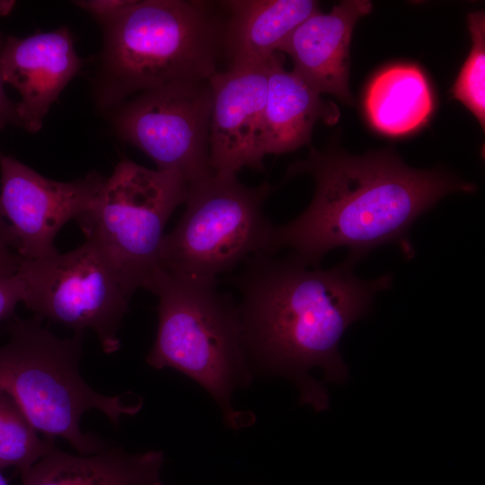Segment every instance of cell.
Returning a JSON list of instances; mask_svg holds the SVG:
<instances>
[{"label": "cell", "instance_id": "1", "mask_svg": "<svg viewBox=\"0 0 485 485\" xmlns=\"http://www.w3.org/2000/svg\"><path fill=\"white\" fill-rule=\"evenodd\" d=\"M243 263L233 285L240 295L237 304L251 369L288 377L298 387L302 404L316 411L328 409L327 391L311 370L321 368L324 382L347 379L340 339L366 314L375 295L390 287L392 276L362 280L353 271L357 261L348 256L330 269H310L292 254L260 253Z\"/></svg>", "mask_w": 485, "mask_h": 485}, {"label": "cell", "instance_id": "2", "mask_svg": "<svg viewBox=\"0 0 485 485\" xmlns=\"http://www.w3.org/2000/svg\"><path fill=\"white\" fill-rule=\"evenodd\" d=\"M305 173L314 180L313 198L295 219L275 225L271 251L291 249L310 267H319L329 251L340 246L357 262L387 243L412 256L408 234L417 218L450 193L475 190L445 170L410 168L390 150L352 155L311 147L305 159L289 165L285 178Z\"/></svg>", "mask_w": 485, "mask_h": 485}, {"label": "cell", "instance_id": "3", "mask_svg": "<svg viewBox=\"0 0 485 485\" xmlns=\"http://www.w3.org/2000/svg\"><path fill=\"white\" fill-rule=\"evenodd\" d=\"M101 25L93 99L102 111L169 84L208 80L223 59L221 1L132 0Z\"/></svg>", "mask_w": 485, "mask_h": 485}, {"label": "cell", "instance_id": "4", "mask_svg": "<svg viewBox=\"0 0 485 485\" xmlns=\"http://www.w3.org/2000/svg\"><path fill=\"white\" fill-rule=\"evenodd\" d=\"M151 292L158 297V326L146 362L174 368L203 387L219 406L225 424L251 425L255 417L232 406V396L252 378L238 304L217 289V279L161 269Z\"/></svg>", "mask_w": 485, "mask_h": 485}, {"label": "cell", "instance_id": "5", "mask_svg": "<svg viewBox=\"0 0 485 485\" xmlns=\"http://www.w3.org/2000/svg\"><path fill=\"white\" fill-rule=\"evenodd\" d=\"M8 330L9 340L0 347V390L46 437H63L82 455L109 448L103 439L82 432L83 414L100 410L117 426L122 415L137 413L142 401L127 404L122 395H103L84 382L79 372L84 332L60 339L37 316L15 318Z\"/></svg>", "mask_w": 485, "mask_h": 485}, {"label": "cell", "instance_id": "6", "mask_svg": "<svg viewBox=\"0 0 485 485\" xmlns=\"http://www.w3.org/2000/svg\"><path fill=\"white\" fill-rule=\"evenodd\" d=\"M188 188L176 172L122 158L76 220L129 297L140 288L151 292L162 269L165 225L184 203Z\"/></svg>", "mask_w": 485, "mask_h": 485}, {"label": "cell", "instance_id": "7", "mask_svg": "<svg viewBox=\"0 0 485 485\" xmlns=\"http://www.w3.org/2000/svg\"><path fill=\"white\" fill-rule=\"evenodd\" d=\"M274 190L268 181L242 184L237 174L214 172L189 183L184 212L164 234L160 264L164 270L217 279L251 256L271 252L275 225L264 213Z\"/></svg>", "mask_w": 485, "mask_h": 485}, {"label": "cell", "instance_id": "8", "mask_svg": "<svg viewBox=\"0 0 485 485\" xmlns=\"http://www.w3.org/2000/svg\"><path fill=\"white\" fill-rule=\"evenodd\" d=\"M17 272L22 303L35 316L74 332L93 330L106 354L120 348L118 333L131 297L90 242L47 258H22Z\"/></svg>", "mask_w": 485, "mask_h": 485}, {"label": "cell", "instance_id": "9", "mask_svg": "<svg viewBox=\"0 0 485 485\" xmlns=\"http://www.w3.org/2000/svg\"><path fill=\"white\" fill-rule=\"evenodd\" d=\"M212 104L208 80L176 82L140 93L109 113L119 137L149 156L157 170L192 183L215 172L209 150Z\"/></svg>", "mask_w": 485, "mask_h": 485}, {"label": "cell", "instance_id": "10", "mask_svg": "<svg viewBox=\"0 0 485 485\" xmlns=\"http://www.w3.org/2000/svg\"><path fill=\"white\" fill-rule=\"evenodd\" d=\"M0 173V214L14 233L19 256L28 260L58 252V231L88 210L105 180L97 172L73 181L50 180L2 152Z\"/></svg>", "mask_w": 485, "mask_h": 485}, {"label": "cell", "instance_id": "11", "mask_svg": "<svg viewBox=\"0 0 485 485\" xmlns=\"http://www.w3.org/2000/svg\"><path fill=\"white\" fill-rule=\"evenodd\" d=\"M208 82L213 95L209 150L214 172L237 174L244 167L262 171L268 62L218 71Z\"/></svg>", "mask_w": 485, "mask_h": 485}, {"label": "cell", "instance_id": "12", "mask_svg": "<svg viewBox=\"0 0 485 485\" xmlns=\"http://www.w3.org/2000/svg\"><path fill=\"white\" fill-rule=\"evenodd\" d=\"M82 66L66 26L22 39L4 38L0 75L21 96L15 104L16 124L32 134L40 131L51 105Z\"/></svg>", "mask_w": 485, "mask_h": 485}, {"label": "cell", "instance_id": "13", "mask_svg": "<svg viewBox=\"0 0 485 485\" xmlns=\"http://www.w3.org/2000/svg\"><path fill=\"white\" fill-rule=\"evenodd\" d=\"M367 0H346L329 13L321 11L304 21L278 52L293 60V71L320 94L353 103L349 90V46L357 22L369 13Z\"/></svg>", "mask_w": 485, "mask_h": 485}, {"label": "cell", "instance_id": "14", "mask_svg": "<svg viewBox=\"0 0 485 485\" xmlns=\"http://www.w3.org/2000/svg\"><path fill=\"white\" fill-rule=\"evenodd\" d=\"M227 68L265 65L290 34L320 11L313 0L221 1Z\"/></svg>", "mask_w": 485, "mask_h": 485}, {"label": "cell", "instance_id": "15", "mask_svg": "<svg viewBox=\"0 0 485 485\" xmlns=\"http://www.w3.org/2000/svg\"><path fill=\"white\" fill-rule=\"evenodd\" d=\"M284 60L276 52L268 61L266 155L283 154L309 144L316 122L332 125L340 118L338 106L324 100L293 70H287Z\"/></svg>", "mask_w": 485, "mask_h": 485}, {"label": "cell", "instance_id": "16", "mask_svg": "<svg viewBox=\"0 0 485 485\" xmlns=\"http://www.w3.org/2000/svg\"><path fill=\"white\" fill-rule=\"evenodd\" d=\"M163 463L162 451L130 454L112 447L74 455L55 446L22 473V485H154Z\"/></svg>", "mask_w": 485, "mask_h": 485}, {"label": "cell", "instance_id": "17", "mask_svg": "<svg viewBox=\"0 0 485 485\" xmlns=\"http://www.w3.org/2000/svg\"><path fill=\"white\" fill-rule=\"evenodd\" d=\"M365 110L379 132L398 137L410 134L429 119L433 96L422 70L413 65L389 66L369 84Z\"/></svg>", "mask_w": 485, "mask_h": 485}, {"label": "cell", "instance_id": "18", "mask_svg": "<svg viewBox=\"0 0 485 485\" xmlns=\"http://www.w3.org/2000/svg\"><path fill=\"white\" fill-rule=\"evenodd\" d=\"M54 440L40 438L17 403L0 390V469L25 472L56 446Z\"/></svg>", "mask_w": 485, "mask_h": 485}, {"label": "cell", "instance_id": "19", "mask_svg": "<svg viewBox=\"0 0 485 485\" xmlns=\"http://www.w3.org/2000/svg\"><path fill=\"white\" fill-rule=\"evenodd\" d=\"M472 49L456 77L451 93L485 126V14L482 11L468 15Z\"/></svg>", "mask_w": 485, "mask_h": 485}, {"label": "cell", "instance_id": "20", "mask_svg": "<svg viewBox=\"0 0 485 485\" xmlns=\"http://www.w3.org/2000/svg\"><path fill=\"white\" fill-rule=\"evenodd\" d=\"M22 297L23 284L18 272L11 276L0 275V321L13 314Z\"/></svg>", "mask_w": 485, "mask_h": 485}, {"label": "cell", "instance_id": "21", "mask_svg": "<svg viewBox=\"0 0 485 485\" xmlns=\"http://www.w3.org/2000/svg\"><path fill=\"white\" fill-rule=\"evenodd\" d=\"M132 0H81L74 4L93 16L100 23L112 18Z\"/></svg>", "mask_w": 485, "mask_h": 485}, {"label": "cell", "instance_id": "22", "mask_svg": "<svg viewBox=\"0 0 485 485\" xmlns=\"http://www.w3.org/2000/svg\"><path fill=\"white\" fill-rule=\"evenodd\" d=\"M4 39L0 38V49ZM4 83L0 75V129L8 123L16 124L15 104H13L7 97L4 89Z\"/></svg>", "mask_w": 485, "mask_h": 485}, {"label": "cell", "instance_id": "23", "mask_svg": "<svg viewBox=\"0 0 485 485\" xmlns=\"http://www.w3.org/2000/svg\"><path fill=\"white\" fill-rule=\"evenodd\" d=\"M22 257L5 245L0 244V275L11 276L18 271Z\"/></svg>", "mask_w": 485, "mask_h": 485}, {"label": "cell", "instance_id": "24", "mask_svg": "<svg viewBox=\"0 0 485 485\" xmlns=\"http://www.w3.org/2000/svg\"><path fill=\"white\" fill-rule=\"evenodd\" d=\"M0 244L17 249V240L9 223L0 214Z\"/></svg>", "mask_w": 485, "mask_h": 485}, {"label": "cell", "instance_id": "25", "mask_svg": "<svg viewBox=\"0 0 485 485\" xmlns=\"http://www.w3.org/2000/svg\"><path fill=\"white\" fill-rule=\"evenodd\" d=\"M14 3V1H0V15H5L11 12Z\"/></svg>", "mask_w": 485, "mask_h": 485}, {"label": "cell", "instance_id": "26", "mask_svg": "<svg viewBox=\"0 0 485 485\" xmlns=\"http://www.w3.org/2000/svg\"><path fill=\"white\" fill-rule=\"evenodd\" d=\"M0 485H7L5 479L0 473Z\"/></svg>", "mask_w": 485, "mask_h": 485}, {"label": "cell", "instance_id": "27", "mask_svg": "<svg viewBox=\"0 0 485 485\" xmlns=\"http://www.w3.org/2000/svg\"><path fill=\"white\" fill-rule=\"evenodd\" d=\"M154 485H163V484L161 482V481H159L155 482Z\"/></svg>", "mask_w": 485, "mask_h": 485}]
</instances>
